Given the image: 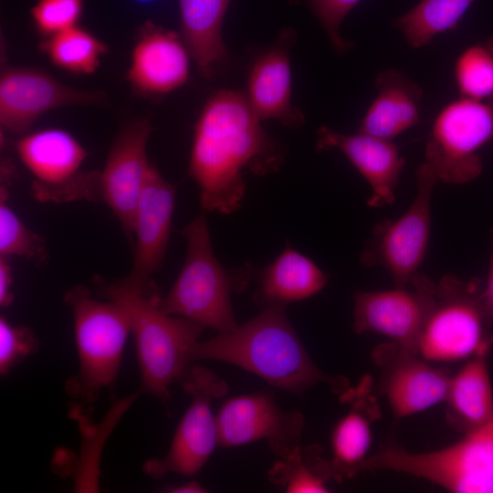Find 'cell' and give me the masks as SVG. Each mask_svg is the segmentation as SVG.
<instances>
[{"mask_svg": "<svg viewBox=\"0 0 493 493\" xmlns=\"http://www.w3.org/2000/svg\"><path fill=\"white\" fill-rule=\"evenodd\" d=\"M10 258L0 256V306L8 307L13 299V269Z\"/></svg>", "mask_w": 493, "mask_h": 493, "instance_id": "836d02e7", "label": "cell"}, {"mask_svg": "<svg viewBox=\"0 0 493 493\" xmlns=\"http://www.w3.org/2000/svg\"><path fill=\"white\" fill-rule=\"evenodd\" d=\"M191 360L217 361L240 367L299 396L320 383H327L342 393L349 389L345 380L325 374L313 362L284 305L264 307L260 313L235 329L199 341Z\"/></svg>", "mask_w": 493, "mask_h": 493, "instance_id": "7a4b0ae2", "label": "cell"}, {"mask_svg": "<svg viewBox=\"0 0 493 493\" xmlns=\"http://www.w3.org/2000/svg\"><path fill=\"white\" fill-rule=\"evenodd\" d=\"M190 56L182 37L148 22L134 45L128 80L142 93L164 95L188 79Z\"/></svg>", "mask_w": 493, "mask_h": 493, "instance_id": "d6986e66", "label": "cell"}, {"mask_svg": "<svg viewBox=\"0 0 493 493\" xmlns=\"http://www.w3.org/2000/svg\"><path fill=\"white\" fill-rule=\"evenodd\" d=\"M64 301L72 313L79 359L78 372L65 389L72 399L91 404L116 381L131 334L129 315L118 302L94 296L81 284L68 290Z\"/></svg>", "mask_w": 493, "mask_h": 493, "instance_id": "5b68a950", "label": "cell"}, {"mask_svg": "<svg viewBox=\"0 0 493 493\" xmlns=\"http://www.w3.org/2000/svg\"><path fill=\"white\" fill-rule=\"evenodd\" d=\"M454 78L463 98L485 100L493 97V37L460 53Z\"/></svg>", "mask_w": 493, "mask_h": 493, "instance_id": "f546056e", "label": "cell"}, {"mask_svg": "<svg viewBox=\"0 0 493 493\" xmlns=\"http://www.w3.org/2000/svg\"><path fill=\"white\" fill-rule=\"evenodd\" d=\"M392 470L424 478L456 493H493V420L444 448L413 453L386 443L362 470Z\"/></svg>", "mask_w": 493, "mask_h": 493, "instance_id": "52a82bcc", "label": "cell"}, {"mask_svg": "<svg viewBox=\"0 0 493 493\" xmlns=\"http://www.w3.org/2000/svg\"><path fill=\"white\" fill-rule=\"evenodd\" d=\"M435 288L436 283L417 273L405 287L357 292L353 299L354 331L381 334L416 352L420 334L434 303Z\"/></svg>", "mask_w": 493, "mask_h": 493, "instance_id": "7c38bea8", "label": "cell"}, {"mask_svg": "<svg viewBox=\"0 0 493 493\" xmlns=\"http://www.w3.org/2000/svg\"><path fill=\"white\" fill-rule=\"evenodd\" d=\"M93 285L96 295L126 309L136 345L141 390L167 404L171 387L189 371L191 352L205 328L165 312L156 283L141 288L121 278L108 282L96 277Z\"/></svg>", "mask_w": 493, "mask_h": 493, "instance_id": "3957f363", "label": "cell"}, {"mask_svg": "<svg viewBox=\"0 0 493 493\" xmlns=\"http://www.w3.org/2000/svg\"><path fill=\"white\" fill-rule=\"evenodd\" d=\"M191 396L167 453L143 464V471L153 479L169 473L193 476L198 473L218 446L216 417L212 412L214 399L228 391L226 383L204 367L190 368L181 381Z\"/></svg>", "mask_w": 493, "mask_h": 493, "instance_id": "30bf717a", "label": "cell"}, {"mask_svg": "<svg viewBox=\"0 0 493 493\" xmlns=\"http://www.w3.org/2000/svg\"><path fill=\"white\" fill-rule=\"evenodd\" d=\"M317 150L341 152L372 188L371 207L392 205L405 160L393 141L365 133L345 134L322 126L317 132Z\"/></svg>", "mask_w": 493, "mask_h": 493, "instance_id": "ac0fdd59", "label": "cell"}, {"mask_svg": "<svg viewBox=\"0 0 493 493\" xmlns=\"http://www.w3.org/2000/svg\"><path fill=\"white\" fill-rule=\"evenodd\" d=\"M137 2H140V3H149V2H152L153 0H135Z\"/></svg>", "mask_w": 493, "mask_h": 493, "instance_id": "8d00e7d4", "label": "cell"}, {"mask_svg": "<svg viewBox=\"0 0 493 493\" xmlns=\"http://www.w3.org/2000/svg\"><path fill=\"white\" fill-rule=\"evenodd\" d=\"M82 7V0H39L32 9V17L39 33L47 37L76 26Z\"/></svg>", "mask_w": 493, "mask_h": 493, "instance_id": "1f68e13d", "label": "cell"}, {"mask_svg": "<svg viewBox=\"0 0 493 493\" xmlns=\"http://www.w3.org/2000/svg\"><path fill=\"white\" fill-rule=\"evenodd\" d=\"M39 348L34 331L24 325H15L5 317L0 318V373L8 372Z\"/></svg>", "mask_w": 493, "mask_h": 493, "instance_id": "4dcf8cb0", "label": "cell"}, {"mask_svg": "<svg viewBox=\"0 0 493 493\" xmlns=\"http://www.w3.org/2000/svg\"><path fill=\"white\" fill-rule=\"evenodd\" d=\"M361 0H309L308 6L324 27L329 39L338 54L351 47L340 33L341 25L351 10Z\"/></svg>", "mask_w": 493, "mask_h": 493, "instance_id": "d6a6232c", "label": "cell"}, {"mask_svg": "<svg viewBox=\"0 0 493 493\" xmlns=\"http://www.w3.org/2000/svg\"><path fill=\"white\" fill-rule=\"evenodd\" d=\"M332 479L329 460L321 457L316 446H300L268 470V480L290 493L329 492Z\"/></svg>", "mask_w": 493, "mask_h": 493, "instance_id": "4316f807", "label": "cell"}, {"mask_svg": "<svg viewBox=\"0 0 493 493\" xmlns=\"http://www.w3.org/2000/svg\"><path fill=\"white\" fill-rule=\"evenodd\" d=\"M475 0H421L393 20L407 43L418 48L435 36L453 30Z\"/></svg>", "mask_w": 493, "mask_h": 493, "instance_id": "484cf974", "label": "cell"}, {"mask_svg": "<svg viewBox=\"0 0 493 493\" xmlns=\"http://www.w3.org/2000/svg\"><path fill=\"white\" fill-rule=\"evenodd\" d=\"M488 356L480 355L467 362L450 378L445 402L446 420L463 435L493 420V390Z\"/></svg>", "mask_w": 493, "mask_h": 493, "instance_id": "cb8c5ba5", "label": "cell"}, {"mask_svg": "<svg viewBox=\"0 0 493 493\" xmlns=\"http://www.w3.org/2000/svg\"><path fill=\"white\" fill-rule=\"evenodd\" d=\"M175 203V187L152 165L139 198L132 226L133 260L121 278L135 287L154 284L169 243Z\"/></svg>", "mask_w": 493, "mask_h": 493, "instance_id": "e0dca14e", "label": "cell"}, {"mask_svg": "<svg viewBox=\"0 0 493 493\" xmlns=\"http://www.w3.org/2000/svg\"><path fill=\"white\" fill-rule=\"evenodd\" d=\"M327 282V275L313 260L287 246L261 270L255 299L263 308L285 306L316 295Z\"/></svg>", "mask_w": 493, "mask_h": 493, "instance_id": "603a6c76", "label": "cell"}, {"mask_svg": "<svg viewBox=\"0 0 493 493\" xmlns=\"http://www.w3.org/2000/svg\"><path fill=\"white\" fill-rule=\"evenodd\" d=\"M168 489V492L173 493H202L207 491L206 488L196 480H191L180 486L172 487Z\"/></svg>", "mask_w": 493, "mask_h": 493, "instance_id": "d590c367", "label": "cell"}, {"mask_svg": "<svg viewBox=\"0 0 493 493\" xmlns=\"http://www.w3.org/2000/svg\"><path fill=\"white\" fill-rule=\"evenodd\" d=\"M151 131L147 120L122 127L100 171L99 202L111 210L131 244L135 209L152 166L147 157Z\"/></svg>", "mask_w": 493, "mask_h": 493, "instance_id": "9a60e30c", "label": "cell"}, {"mask_svg": "<svg viewBox=\"0 0 493 493\" xmlns=\"http://www.w3.org/2000/svg\"><path fill=\"white\" fill-rule=\"evenodd\" d=\"M415 176L416 194L409 208L397 219L377 224L361 255L365 266L386 269L395 287L407 286L418 273L429 241L431 197L437 180L422 164Z\"/></svg>", "mask_w": 493, "mask_h": 493, "instance_id": "8fae6325", "label": "cell"}, {"mask_svg": "<svg viewBox=\"0 0 493 493\" xmlns=\"http://www.w3.org/2000/svg\"><path fill=\"white\" fill-rule=\"evenodd\" d=\"M16 151L33 176L31 191L37 201H99L100 171L81 169L88 152L68 131L47 128L26 134L17 141Z\"/></svg>", "mask_w": 493, "mask_h": 493, "instance_id": "9c48e42d", "label": "cell"}, {"mask_svg": "<svg viewBox=\"0 0 493 493\" xmlns=\"http://www.w3.org/2000/svg\"><path fill=\"white\" fill-rule=\"evenodd\" d=\"M372 358L380 369L377 390L395 417L418 414L445 402L451 375L395 342L378 346Z\"/></svg>", "mask_w": 493, "mask_h": 493, "instance_id": "5bb4252c", "label": "cell"}, {"mask_svg": "<svg viewBox=\"0 0 493 493\" xmlns=\"http://www.w3.org/2000/svg\"><path fill=\"white\" fill-rule=\"evenodd\" d=\"M231 0H179L181 37L205 78L226 61L222 26Z\"/></svg>", "mask_w": 493, "mask_h": 493, "instance_id": "d4e9b609", "label": "cell"}, {"mask_svg": "<svg viewBox=\"0 0 493 493\" xmlns=\"http://www.w3.org/2000/svg\"><path fill=\"white\" fill-rule=\"evenodd\" d=\"M181 232L186 241V255L178 277L162 299V309L217 332L235 329L238 324L231 294L246 288L252 266L246 263L227 269L221 265L213 250L205 214L198 215Z\"/></svg>", "mask_w": 493, "mask_h": 493, "instance_id": "277c9868", "label": "cell"}, {"mask_svg": "<svg viewBox=\"0 0 493 493\" xmlns=\"http://www.w3.org/2000/svg\"><path fill=\"white\" fill-rule=\"evenodd\" d=\"M6 171L2 167L0 186V256L19 257L42 264L47 260L46 239L26 226L8 204Z\"/></svg>", "mask_w": 493, "mask_h": 493, "instance_id": "f1b7e54d", "label": "cell"}, {"mask_svg": "<svg viewBox=\"0 0 493 493\" xmlns=\"http://www.w3.org/2000/svg\"><path fill=\"white\" fill-rule=\"evenodd\" d=\"M491 250L487 281L482 288V299L486 310L493 321V227L490 231Z\"/></svg>", "mask_w": 493, "mask_h": 493, "instance_id": "e575fe53", "label": "cell"}, {"mask_svg": "<svg viewBox=\"0 0 493 493\" xmlns=\"http://www.w3.org/2000/svg\"><path fill=\"white\" fill-rule=\"evenodd\" d=\"M246 99L262 120H277L288 126L300 124L302 113L291 102V68L288 49L276 46L254 62Z\"/></svg>", "mask_w": 493, "mask_h": 493, "instance_id": "44dd1931", "label": "cell"}, {"mask_svg": "<svg viewBox=\"0 0 493 493\" xmlns=\"http://www.w3.org/2000/svg\"><path fill=\"white\" fill-rule=\"evenodd\" d=\"M492 139L493 97L485 100L461 97L435 119L422 165L437 181L467 184L482 173L477 152Z\"/></svg>", "mask_w": 493, "mask_h": 493, "instance_id": "ba28073f", "label": "cell"}, {"mask_svg": "<svg viewBox=\"0 0 493 493\" xmlns=\"http://www.w3.org/2000/svg\"><path fill=\"white\" fill-rule=\"evenodd\" d=\"M41 51L57 67L75 74H91L107 53V46L78 26L47 37Z\"/></svg>", "mask_w": 493, "mask_h": 493, "instance_id": "83f0119b", "label": "cell"}, {"mask_svg": "<svg viewBox=\"0 0 493 493\" xmlns=\"http://www.w3.org/2000/svg\"><path fill=\"white\" fill-rule=\"evenodd\" d=\"M282 147L262 128L245 95L222 89L204 105L194 126L188 173L204 210L230 214L245 194L243 172H275Z\"/></svg>", "mask_w": 493, "mask_h": 493, "instance_id": "6da1fadb", "label": "cell"}, {"mask_svg": "<svg viewBox=\"0 0 493 493\" xmlns=\"http://www.w3.org/2000/svg\"><path fill=\"white\" fill-rule=\"evenodd\" d=\"M218 446L232 447L265 440L279 458L299 448L304 416L284 410L268 393H253L225 401L216 414Z\"/></svg>", "mask_w": 493, "mask_h": 493, "instance_id": "4fadbf2b", "label": "cell"}, {"mask_svg": "<svg viewBox=\"0 0 493 493\" xmlns=\"http://www.w3.org/2000/svg\"><path fill=\"white\" fill-rule=\"evenodd\" d=\"M374 85L377 96L362 118L358 132L393 141L420 121L423 90L393 68L381 71Z\"/></svg>", "mask_w": 493, "mask_h": 493, "instance_id": "ffe728a7", "label": "cell"}, {"mask_svg": "<svg viewBox=\"0 0 493 493\" xmlns=\"http://www.w3.org/2000/svg\"><path fill=\"white\" fill-rule=\"evenodd\" d=\"M103 100L101 92L72 89L39 69L5 68L0 78V122L7 131L23 134L48 110Z\"/></svg>", "mask_w": 493, "mask_h": 493, "instance_id": "2e32d148", "label": "cell"}, {"mask_svg": "<svg viewBox=\"0 0 493 493\" xmlns=\"http://www.w3.org/2000/svg\"><path fill=\"white\" fill-rule=\"evenodd\" d=\"M369 381L364 380L355 388H349L341 399L351 402L350 411L336 424L331 434L333 457L329 460L332 478L341 481L356 475L370 456L372 422L375 414L374 403L367 402Z\"/></svg>", "mask_w": 493, "mask_h": 493, "instance_id": "7402d4cb", "label": "cell"}, {"mask_svg": "<svg viewBox=\"0 0 493 493\" xmlns=\"http://www.w3.org/2000/svg\"><path fill=\"white\" fill-rule=\"evenodd\" d=\"M481 282L445 275L420 334L416 352L428 362H451L488 355L493 321L482 299Z\"/></svg>", "mask_w": 493, "mask_h": 493, "instance_id": "8992f818", "label": "cell"}]
</instances>
